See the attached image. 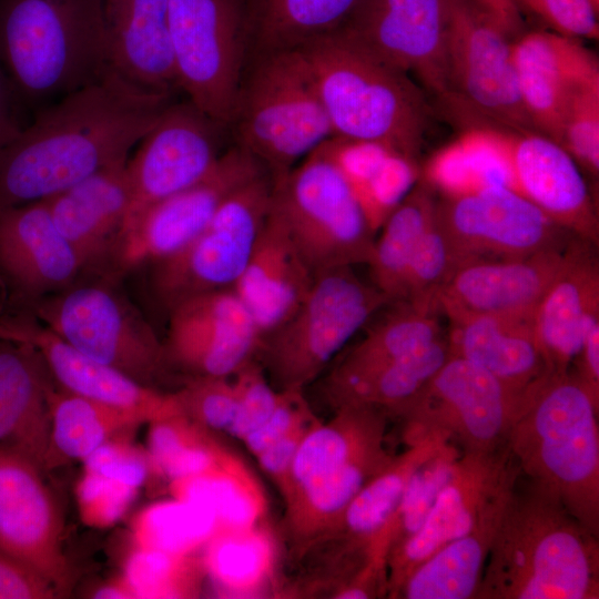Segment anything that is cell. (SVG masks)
<instances>
[{
  "label": "cell",
  "instance_id": "cell-1",
  "mask_svg": "<svg viewBox=\"0 0 599 599\" xmlns=\"http://www.w3.org/2000/svg\"><path fill=\"white\" fill-rule=\"evenodd\" d=\"M171 103L108 68L0 150V207L49 199L123 159Z\"/></svg>",
  "mask_w": 599,
  "mask_h": 599
},
{
  "label": "cell",
  "instance_id": "cell-2",
  "mask_svg": "<svg viewBox=\"0 0 599 599\" xmlns=\"http://www.w3.org/2000/svg\"><path fill=\"white\" fill-rule=\"evenodd\" d=\"M598 537L552 494L531 483L516 485L477 599H598Z\"/></svg>",
  "mask_w": 599,
  "mask_h": 599
},
{
  "label": "cell",
  "instance_id": "cell-3",
  "mask_svg": "<svg viewBox=\"0 0 599 599\" xmlns=\"http://www.w3.org/2000/svg\"><path fill=\"white\" fill-rule=\"evenodd\" d=\"M599 397L571 369L521 395L505 446L520 475L599 535Z\"/></svg>",
  "mask_w": 599,
  "mask_h": 599
},
{
  "label": "cell",
  "instance_id": "cell-4",
  "mask_svg": "<svg viewBox=\"0 0 599 599\" xmlns=\"http://www.w3.org/2000/svg\"><path fill=\"white\" fill-rule=\"evenodd\" d=\"M295 50L319 98L333 136L383 144L416 160L434 112L425 90L341 30Z\"/></svg>",
  "mask_w": 599,
  "mask_h": 599
},
{
  "label": "cell",
  "instance_id": "cell-5",
  "mask_svg": "<svg viewBox=\"0 0 599 599\" xmlns=\"http://www.w3.org/2000/svg\"><path fill=\"white\" fill-rule=\"evenodd\" d=\"M105 0H0V65L22 103L59 100L108 70Z\"/></svg>",
  "mask_w": 599,
  "mask_h": 599
},
{
  "label": "cell",
  "instance_id": "cell-6",
  "mask_svg": "<svg viewBox=\"0 0 599 599\" xmlns=\"http://www.w3.org/2000/svg\"><path fill=\"white\" fill-rule=\"evenodd\" d=\"M237 146L271 179L287 173L333 136L305 64L295 49L253 57L244 73L231 123Z\"/></svg>",
  "mask_w": 599,
  "mask_h": 599
},
{
  "label": "cell",
  "instance_id": "cell-7",
  "mask_svg": "<svg viewBox=\"0 0 599 599\" xmlns=\"http://www.w3.org/2000/svg\"><path fill=\"white\" fill-rule=\"evenodd\" d=\"M390 303L351 266L315 274L294 313L262 338V366L273 386L304 390L353 335Z\"/></svg>",
  "mask_w": 599,
  "mask_h": 599
},
{
  "label": "cell",
  "instance_id": "cell-8",
  "mask_svg": "<svg viewBox=\"0 0 599 599\" xmlns=\"http://www.w3.org/2000/svg\"><path fill=\"white\" fill-rule=\"evenodd\" d=\"M272 206L314 274L367 264L375 234L323 143L287 173L272 179Z\"/></svg>",
  "mask_w": 599,
  "mask_h": 599
},
{
  "label": "cell",
  "instance_id": "cell-9",
  "mask_svg": "<svg viewBox=\"0 0 599 599\" xmlns=\"http://www.w3.org/2000/svg\"><path fill=\"white\" fill-rule=\"evenodd\" d=\"M169 22L179 89L229 125L247 55L244 8L238 0H169Z\"/></svg>",
  "mask_w": 599,
  "mask_h": 599
},
{
  "label": "cell",
  "instance_id": "cell-10",
  "mask_svg": "<svg viewBox=\"0 0 599 599\" xmlns=\"http://www.w3.org/2000/svg\"><path fill=\"white\" fill-rule=\"evenodd\" d=\"M522 394L477 364L449 356L396 417L404 420L405 440L437 432L461 451L490 453L505 446Z\"/></svg>",
  "mask_w": 599,
  "mask_h": 599
},
{
  "label": "cell",
  "instance_id": "cell-11",
  "mask_svg": "<svg viewBox=\"0 0 599 599\" xmlns=\"http://www.w3.org/2000/svg\"><path fill=\"white\" fill-rule=\"evenodd\" d=\"M272 204L265 172L233 192L187 245L158 263L155 290L169 304L232 288L241 276Z\"/></svg>",
  "mask_w": 599,
  "mask_h": 599
},
{
  "label": "cell",
  "instance_id": "cell-12",
  "mask_svg": "<svg viewBox=\"0 0 599 599\" xmlns=\"http://www.w3.org/2000/svg\"><path fill=\"white\" fill-rule=\"evenodd\" d=\"M44 325L82 354L154 387L167 362L150 325L111 291L80 286L42 303Z\"/></svg>",
  "mask_w": 599,
  "mask_h": 599
},
{
  "label": "cell",
  "instance_id": "cell-13",
  "mask_svg": "<svg viewBox=\"0 0 599 599\" xmlns=\"http://www.w3.org/2000/svg\"><path fill=\"white\" fill-rule=\"evenodd\" d=\"M512 40L470 0H450L447 64L450 108H466L515 131H536L522 104Z\"/></svg>",
  "mask_w": 599,
  "mask_h": 599
},
{
  "label": "cell",
  "instance_id": "cell-14",
  "mask_svg": "<svg viewBox=\"0 0 599 599\" xmlns=\"http://www.w3.org/2000/svg\"><path fill=\"white\" fill-rule=\"evenodd\" d=\"M450 0H358L338 30L448 105Z\"/></svg>",
  "mask_w": 599,
  "mask_h": 599
},
{
  "label": "cell",
  "instance_id": "cell-15",
  "mask_svg": "<svg viewBox=\"0 0 599 599\" xmlns=\"http://www.w3.org/2000/svg\"><path fill=\"white\" fill-rule=\"evenodd\" d=\"M436 219L461 266L478 260L525 257L562 246L573 236L505 185L445 196L437 201Z\"/></svg>",
  "mask_w": 599,
  "mask_h": 599
},
{
  "label": "cell",
  "instance_id": "cell-16",
  "mask_svg": "<svg viewBox=\"0 0 599 599\" xmlns=\"http://www.w3.org/2000/svg\"><path fill=\"white\" fill-rule=\"evenodd\" d=\"M519 476L506 446L490 453L463 451L423 526L390 549L387 598H396L403 581L417 565L468 534L515 488Z\"/></svg>",
  "mask_w": 599,
  "mask_h": 599
},
{
  "label": "cell",
  "instance_id": "cell-17",
  "mask_svg": "<svg viewBox=\"0 0 599 599\" xmlns=\"http://www.w3.org/2000/svg\"><path fill=\"white\" fill-rule=\"evenodd\" d=\"M264 172L240 146L222 153L203 179L151 205L120 231V264L128 268L177 253L203 231L233 192Z\"/></svg>",
  "mask_w": 599,
  "mask_h": 599
},
{
  "label": "cell",
  "instance_id": "cell-18",
  "mask_svg": "<svg viewBox=\"0 0 599 599\" xmlns=\"http://www.w3.org/2000/svg\"><path fill=\"white\" fill-rule=\"evenodd\" d=\"M221 128L190 101L171 102L164 109L128 160L131 203L121 230L151 205L193 185L212 170L222 154Z\"/></svg>",
  "mask_w": 599,
  "mask_h": 599
},
{
  "label": "cell",
  "instance_id": "cell-19",
  "mask_svg": "<svg viewBox=\"0 0 599 599\" xmlns=\"http://www.w3.org/2000/svg\"><path fill=\"white\" fill-rule=\"evenodd\" d=\"M44 474L27 458L0 449V550L65 597L72 575L63 551V516Z\"/></svg>",
  "mask_w": 599,
  "mask_h": 599
},
{
  "label": "cell",
  "instance_id": "cell-20",
  "mask_svg": "<svg viewBox=\"0 0 599 599\" xmlns=\"http://www.w3.org/2000/svg\"><path fill=\"white\" fill-rule=\"evenodd\" d=\"M167 362L193 376H233L258 352L262 335L232 288L187 296L170 306Z\"/></svg>",
  "mask_w": 599,
  "mask_h": 599
},
{
  "label": "cell",
  "instance_id": "cell-21",
  "mask_svg": "<svg viewBox=\"0 0 599 599\" xmlns=\"http://www.w3.org/2000/svg\"><path fill=\"white\" fill-rule=\"evenodd\" d=\"M512 61L525 110L537 132L561 145L573 95L599 82L598 59L580 39L552 31L524 32L512 40Z\"/></svg>",
  "mask_w": 599,
  "mask_h": 599
},
{
  "label": "cell",
  "instance_id": "cell-22",
  "mask_svg": "<svg viewBox=\"0 0 599 599\" xmlns=\"http://www.w3.org/2000/svg\"><path fill=\"white\" fill-rule=\"evenodd\" d=\"M510 189L555 224L598 245L595 204L575 159L558 142L535 131L502 128Z\"/></svg>",
  "mask_w": 599,
  "mask_h": 599
},
{
  "label": "cell",
  "instance_id": "cell-23",
  "mask_svg": "<svg viewBox=\"0 0 599 599\" xmlns=\"http://www.w3.org/2000/svg\"><path fill=\"white\" fill-rule=\"evenodd\" d=\"M569 241L525 257L478 260L460 266L439 294V312L450 322L485 314L534 317L562 266Z\"/></svg>",
  "mask_w": 599,
  "mask_h": 599
},
{
  "label": "cell",
  "instance_id": "cell-24",
  "mask_svg": "<svg viewBox=\"0 0 599 599\" xmlns=\"http://www.w3.org/2000/svg\"><path fill=\"white\" fill-rule=\"evenodd\" d=\"M0 339L32 347L65 392L133 413L148 424L182 413L173 393H161L82 354L47 326L2 322Z\"/></svg>",
  "mask_w": 599,
  "mask_h": 599
},
{
  "label": "cell",
  "instance_id": "cell-25",
  "mask_svg": "<svg viewBox=\"0 0 599 599\" xmlns=\"http://www.w3.org/2000/svg\"><path fill=\"white\" fill-rule=\"evenodd\" d=\"M596 248L572 236L562 266L535 309L534 327L548 372L569 370L586 334L599 323Z\"/></svg>",
  "mask_w": 599,
  "mask_h": 599
},
{
  "label": "cell",
  "instance_id": "cell-26",
  "mask_svg": "<svg viewBox=\"0 0 599 599\" xmlns=\"http://www.w3.org/2000/svg\"><path fill=\"white\" fill-rule=\"evenodd\" d=\"M314 276L271 204L247 263L232 287L262 338L294 313L307 295Z\"/></svg>",
  "mask_w": 599,
  "mask_h": 599
},
{
  "label": "cell",
  "instance_id": "cell-27",
  "mask_svg": "<svg viewBox=\"0 0 599 599\" xmlns=\"http://www.w3.org/2000/svg\"><path fill=\"white\" fill-rule=\"evenodd\" d=\"M108 68L149 91L179 88L169 0H105Z\"/></svg>",
  "mask_w": 599,
  "mask_h": 599
},
{
  "label": "cell",
  "instance_id": "cell-28",
  "mask_svg": "<svg viewBox=\"0 0 599 599\" xmlns=\"http://www.w3.org/2000/svg\"><path fill=\"white\" fill-rule=\"evenodd\" d=\"M83 265L45 200L0 207V271L20 290L41 294L61 287Z\"/></svg>",
  "mask_w": 599,
  "mask_h": 599
},
{
  "label": "cell",
  "instance_id": "cell-29",
  "mask_svg": "<svg viewBox=\"0 0 599 599\" xmlns=\"http://www.w3.org/2000/svg\"><path fill=\"white\" fill-rule=\"evenodd\" d=\"M42 364L29 345L0 339V449L27 458L45 473L52 389Z\"/></svg>",
  "mask_w": 599,
  "mask_h": 599
},
{
  "label": "cell",
  "instance_id": "cell-30",
  "mask_svg": "<svg viewBox=\"0 0 599 599\" xmlns=\"http://www.w3.org/2000/svg\"><path fill=\"white\" fill-rule=\"evenodd\" d=\"M450 356L483 367L522 394L548 369L532 317L470 315L451 322Z\"/></svg>",
  "mask_w": 599,
  "mask_h": 599
},
{
  "label": "cell",
  "instance_id": "cell-31",
  "mask_svg": "<svg viewBox=\"0 0 599 599\" xmlns=\"http://www.w3.org/2000/svg\"><path fill=\"white\" fill-rule=\"evenodd\" d=\"M128 159L45 199L54 224L84 264L118 237L131 203Z\"/></svg>",
  "mask_w": 599,
  "mask_h": 599
},
{
  "label": "cell",
  "instance_id": "cell-32",
  "mask_svg": "<svg viewBox=\"0 0 599 599\" xmlns=\"http://www.w3.org/2000/svg\"><path fill=\"white\" fill-rule=\"evenodd\" d=\"M387 414L365 405L335 408L326 423L318 420L303 438L293 460L285 488V499L303 487L365 454L385 446Z\"/></svg>",
  "mask_w": 599,
  "mask_h": 599
},
{
  "label": "cell",
  "instance_id": "cell-33",
  "mask_svg": "<svg viewBox=\"0 0 599 599\" xmlns=\"http://www.w3.org/2000/svg\"><path fill=\"white\" fill-rule=\"evenodd\" d=\"M394 456L382 446L291 493L283 499V521L292 541L306 548L336 538L351 501Z\"/></svg>",
  "mask_w": 599,
  "mask_h": 599
},
{
  "label": "cell",
  "instance_id": "cell-34",
  "mask_svg": "<svg viewBox=\"0 0 599 599\" xmlns=\"http://www.w3.org/2000/svg\"><path fill=\"white\" fill-rule=\"evenodd\" d=\"M511 491L468 534L417 565L403 581L396 598L477 599L488 552Z\"/></svg>",
  "mask_w": 599,
  "mask_h": 599
},
{
  "label": "cell",
  "instance_id": "cell-35",
  "mask_svg": "<svg viewBox=\"0 0 599 599\" xmlns=\"http://www.w3.org/2000/svg\"><path fill=\"white\" fill-rule=\"evenodd\" d=\"M389 311L366 336L351 348L326 379V393L386 367L443 336L437 312L407 301H395Z\"/></svg>",
  "mask_w": 599,
  "mask_h": 599
},
{
  "label": "cell",
  "instance_id": "cell-36",
  "mask_svg": "<svg viewBox=\"0 0 599 599\" xmlns=\"http://www.w3.org/2000/svg\"><path fill=\"white\" fill-rule=\"evenodd\" d=\"M448 443L437 432L422 433L406 443L407 448L369 479L348 505L336 538L370 542L388 537L389 522L415 470Z\"/></svg>",
  "mask_w": 599,
  "mask_h": 599
},
{
  "label": "cell",
  "instance_id": "cell-37",
  "mask_svg": "<svg viewBox=\"0 0 599 599\" xmlns=\"http://www.w3.org/2000/svg\"><path fill=\"white\" fill-rule=\"evenodd\" d=\"M358 0H248L247 53L292 50L341 28Z\"/></svg>",
  "mask_w": 599,
  "mask_h": 599
},
{
  "label": "cell",
  "instance_id": "cell-38",
  "mask_svg": "<svg viewBox=\"0 0 599 599\" xmlns=\"http://www.w3.org/2000/svg\"><path fill=\"white\" fill-rule=\"evenodd\" d=\"M262 524L217 529L201 550L206 579L219 597H257L272 580L276 549Z\"/></svg>",
  "mask_w": 599,
  "mask_h": 599
},
{
  "label": "cell",
  "instance_id": "cell-39",
  "mask_svg": "<svg viewBox=\"0 0 599 599\" xmlns=\"http://www.w3.org/2000/svg\"><path fill=\"white\" fill-rule=\"evenodd\" d=\"M51 429L47 471L84 460L106 441L148 424L142 417L69 392L51 390Z\"/></svg>",
  "mask_w": 599,
  "mask_h": 599
},
{
  "label": "cell",
  "instance_id": "cell-40",
  "mask_svg": "<svg viewBox=\"0 0 599 599\" xmlns=\"http://www.w3.org/2000/svg\"><path fill=\"white\" fill-rule=\"evenodd\" d=\"M169 488L173 498L210 511L217 529L254 527L267 511L262 486L237 455L209 471L170 480Z\"/></svg>",
  "mask_w": 599,
  "mask_h": 599
},
{
  "label": "cell",
  "instance_id": "cell-41",
  "mask_svg": "<svg viewBox=\"0 0 599 599\" xmlns=\"http://www.w3.org/2000/svg\"><path fill=\"white\" fill-rule=\"evenodd\" d=\"M435 189L419 179L388 215L374 240L369 266L373 285L392 302L403 296L406 272L417 246L436 214Z\"/></svg>",
  "mask_w": 599,
  "mask_h": 599
},
{
  "label": "cell",
  "instance_id": "cell-42",
  "mask_svg": "<svg viewBox=\"0 0 599 599\" xmlns=\"http://www.w3.org/2000/svg\"><path fill=\"white\" fill-rule=\"evenodd\" d=\"M449 356L448 338L441 336L402 359L328 395V400L334 408L344 405H365L382 409L387 416H397Z\"/></svg>",
  "mask_w": 599,
  "mask_h": 599
},
{
  "label": "cell",
  "instance_id": "cell-43",
  "mask_svg": "<svg viewBox=\"0 0 599 599\" xmlns=\"http://www.w3.org/2000/svg\"><path fill=\"white\" fill-rule=\"evenodd\" d=\"M211 432L183 414L152 423L148 436L152 468L170 481L224 465L236 454Z\"/></svg>",
  "mask_w": 599,
  "mask_h": 599
},
{
  "label": "cell",
  "instance_id": "cell-44",
  "mask_svg": "<svg viewBox=\"0 0 599 599\" xmlns=\"http://www.w3.org/2000/svg\"><path fill=\"white\" fill-rule=\"evenodd\" d=\"M216 530V520L210 511L173 498L140 511L132 521L131 536L135 548L195 554Z\"/></svg>",
  "mask_w": 599,
  "mask_h": 599
},
{
  "label": "cell",
  "instance_id": "cell-45",
  "mask_svg": "<svg viewBox=\"0 0 599 599\" xmlns=\"http://www.w3.org/2000/svg\"><path fill=\"white\" fill-rule=\"evenodd\" d=\"M122 576L135 599L196 598L206 579L201 551L172 554L144 548L131 552Z\"/></svg>",
  "mask_w": 599,
  "mask_h": 599
},
{
  "label": "cell",
  "instance_id": "cell-46",
  "mask_svg": "<svg viewBox=\"0 0 599 599\" xmlns=\"http://www.w3.org/2000/svg\"><path fill=\"white\" fill-rule=\"evenodd\" d=\"M461 453L458 446L448 443L412 475L388 526L390 549L423 526L439 493L450 480Z\"/></svg>",
  "mask_w": 599,
  "mask_h": 599
},
{
  "label": "cell",
  "instance_id": "cell-47",
  "mask_svg": "<svg viewBox=\"0 0 599 599\" xmlns=\"http://www.w3.org/2000/svg\"><path fill=\"white\" fill-rule=\"evenodd\" d=\"M460 266L461 262L435 214L412 257L399 301L439 313V294Z\"/></svg>",
  "mask_w": 599,
  "mask_h": 599
},
{
  "label": "cell",
  "instance_id": "cell-48",
  "mask_svg": "<svg viewBox=\"0 0 599 599\" xmlns=\"http://www.w3.org/2000/svg\"><path fill=\"white\" fill-rule=\"evenodd\" d=\"M420 179L415 159L392 152L356 194L374 234Z\"/></svg>",
  "mask_w": 599,
  "mask_h": 599
},
{
  "label": "cell",
  "instance_id": "cell-49",
  "mask_svg": "<svg viewBox=\"0 0 599 599\" xmlns=\"http://www.w3.org/2000/svg\"><path fill=\"white\" fill-rule=\"evenodd\" d=\"M173 395L193 422L210 430L229 429L236 403L232 376H193Z\"/></svg>",
  "mask_w": 599,
  "mask_h": 599
},
{
  "label": "cell",
  "instance_id": "cell-50",
  "mask_svg": "<svg viewBox=\"0 0 599 599\" xmlns=\"http://www.w3.org/2000/svg\"><path fill=\"white\" fill-rule=\"evenodd\" d=\"M561 146L593 176L599 172V82L572 98L564 123Z\"/></svg>",
  "mask_w": 599,
  "mask_h": 599
},
{
  "label": "cell",
  "instance_id": "cell-51",
  "mask_svg": "<svg viewBox=\"0 0 599 599\" xmlns=\"http://www.w3.org/2000/svg\"><path fill=\"white\" fill-rule=\"evenodd\" d=\"M235 388V413L226 430L243 440L255 430L275 408L280 390L265 375L261 364L252 359L232 376Z\"/></svg>",
  "mask_w": 599,
  "mask_h": 599
},
{
  "label": "cell",
  "instance_id": "cell-52",
  "mask_svg": "<svg viewBox=\"0 0 599 599\" xmlns=\"http://www.w3.org/2000/svg\"><path fill=\"white\" fill-rule=\"evenodd\" d=\"M81 519L92 527H109L129 509L138 489L84 471L77 485Z\"/></svg>",
  "mask_w": 599,
  "mask_h": 599
},
{
  "label": "cell",
  "instance_id": "cell-53",
  "mask_svg": "<svg viewBox=\"0 0 599 599\" xmlns=\"http://www.w3.org/2000/svg\"><path fill=\"white\" fill-rule=\"evenodd\" d=\"M84 471L138 489L152 468L148 451L129 440V436L111 439L84 460Z\"/></svg>",
  "mask_w": 599,
  "mask_h": 599
},
{
  "label": "cell",
  "instance_id": "cell-54",
  "mask_svg": "<svg viewBox=\"0 0 599 599\" xmlns=\"http://www.w3.org/2000/svg\"><path fill=\"white\" fill-rule=\"evenodd\" d=\"M520 12L538 19L549 31L576 39L597 40L598 13L589 0H514Z\"/></svg>",
  "mask_w": 599,
  "mask_h": 599
},
{
  "label": "cell",
  "instance_id": "cell-55",
  "mask_svg": "<svg viewBox=\"0 0 599 599\" xmlns=\"http://www.w3.org/2000/svg\"><path fill=\"white\" fill-rule=\"evenodd\" d=\"M315 416L303 389H281L271 415L242 441L256 457L303 420Z\"/></svg>",
  "mask_w": 599,
  "mask_h": 599
},
{
  "label": "cell",
  "instance_id": "cell-56",
  "mask_svg": "<svg viewBox=\"0 0 599 599\" xmlns=\"http://www.w3.org/2000/svg\"><path fill=\"white\" fill-rule=\"evenodd\" d=\"M59 591L38 571L0 550V599H54Z\"/></svg>",
  "mask_w": 599,
  "mask_h": 599
},
{
  "label": "cell",
  "instance_id": "cell-57",
  "mask_svg": "<svg viewBox=\"0 0 599 599\" xmlns=\"http://www.w3.org/2000/svg\"><path fill=\"white\" fill-rule=\"evenodd\" d=\"M318 420L316 416H313L301 422L255 457L261 469L274 483L280 494L286 486L293 460L303 438Z\"/></svg>",
  "mask_w": 599,
  "mask_h": 599
},
{
  "label": "cell",
  "instance_id": "cell-58",
  "mask_svg": "<svg viewBox=\"0 0 599 599\" xmlns=\"http://www.w3.org/2000/svg\"><path fill=\"white\" fill-rule=\"evenodd\" d=\"M22 104L10 79L0 65V150L13 141L24 126L18 118Z\"/></svg>",
  "mask_w": 599,
  "mask_h": 599
},
{
  "label": "cell",
  "instance_id": "cell-59",
  "mask_svg": "<svg viewBox=\"0 0 599 599\" xmlns=\"http://www.w3.org/2000/svg\"><path fill=\"white\" fill-rule=\"evenodd\" d=\"M572 364L576 375L599 397V323L586 334Z\"/></svg>",
  "mask_w": 599,
  "mask_h": 599
},
{
  "label": "cell",
  "instance_id": "cell-60",
  "mask_svg": "<svg viewBox=\"0 0 599 599\" xmlns=\"http://www.w3.org/2000/svg\"><path fill=\"white\" fill-rule=\"evenodd\" d=\"M488 16L511 40L525 32L521 12L514 0H470Z\"/></svg>",
  "mask_w": 599,
  "mask_h": 599
},
{
  "label": "cell",
  "instance_id": "cell-61",
  "mask_svg": "<svg viewBox=\"0 0 599 599\" xmlns=\"http://www.w3.org/2000/svg\"><path fill=\"white\" fill-rule=\"evenodd\" d=\"M91 597L97 599H135L132 589L123 576L100 586L92 592Z\"/></svg>",
  "mask_w": 599,
  "mask_h": 599
},
{
  "label": "cell",
  "instance_id": "cell-62",
  "mask_svg": "<svg viewBox=\"0 0 599 599\" xmlns=\"http://www.w3.org/2000/svg\"><path fill=\"white\" fill-rule=\"evenodd\" d=\"M597 13H599V0H589Z\"/></svg>",
  "mask_w": 599,
  "mask_h": 599
},
{
  "label": "cell",
  "instance_id": "cell-63",
  "mask_svg": "<svg viewBox=\"0 0 599 599\" xmlns=\"http://www.w3.org/2000/svg\"><path fill=\"white\" fill-rule=\"evenodd\" d=\"M2 286H3V283H2V280L0 278V287H2Z\"/></svg>",
  "mask_w": 599,
  "mask_h": 599
}]
</instances>
